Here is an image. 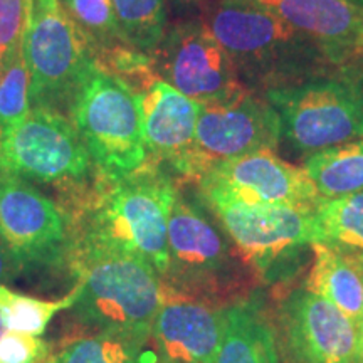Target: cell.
<instances>
[{
	"mask_svg": "<svg viewBox=\"0 0 363 363\" xmlns=\"http://www.w3.org/2000/svg\"><path fill=\"white\" fill-rule=\"evenodd\" d=\"M175 182L145 162L126 174L101 175L83 216L76 257L86 254H131L165 274L169 267V216L177 197Z\"/></svg>",
	"mask_w": 363,
	"mask_h": 363,
	"instance_id": "obj_1",
	"label": "cell"
},
{
	"mask_svg": "<svg viewBox=\"0 0 363 363\" xmlns=\"http://www.w3.org/2000/svg\"><path fill=\"white\" fill-rule=\"evenodd\" d=\"M203 22L254 93L323 78L337 67L315 40L257 0H212Z\"/></svg>",
	"mask_w": 363,
	"mask_h": 363,
	"instance_id": "obj_2",
	"label": "cell"
},
{
	"mask_svg": "<svg viewBox=\"0 0 363 363\" xmlns=\"http://www.w3.org/2000/svg\"><path fill=\"white\" fill-rule=\"evenodd\" d=\"M76 259L78 296L71 308L81 323L148 342L165 299L160 274L131 254H86Z\"/></svg>",
	"mask_w": 363,
	"mask_h": 363,
	"instance_id": "obj_3",
	"label": "cell"
},
{
	"mask_svg": "<svg viewBox=\"0 0 363 363\" xmlns=\"http://www.w3.org/2000/svg\"><path fill=\"white\" fill-rule=\"evenodd\" d=\"M244 267L246 262L206 212L177 192L169 216V267L162 276L163 291L216 306L230 298L239 301V294L244 296L247 289Z\"/></svg>",
	"mask_w": 363,
	"mask_h": 363,
	"instance_id": "obj_4",
	"label": "cell"
},
{
	"mask_svg": "<svg viewBox=\"0 0 363 363\" xmlns=\"http://www.w3.org/2000/svg\"><path fill=\"white\" fill-rule=\"evenodd\" d=\"M281 120V138L315 153L363 138V72L352 67L333 78L269 89L262 94Z\"/></svg>",
	"mask_w": 363,
	"mask_h": 363,
	"instance_id": "obj_5",
	"label": "cell"
},
{
	"mask_svg": "<svg viewBox=\"0 0 363 363\" xmlns=\"http://www.w3.org/2000/svg\"><path fill=\"white\" fill-rule=\"evenodd\" d=\"M76 130L99 169L126 174L148 160L133 89L94 66L71 101Z\"/></svg>",
	"mask_w": 363,
	"mask_h": 363,
	"instance_id": "obj_6",
	"label": "cell"
},
{
	"mask_svg": "<svg viewBox=\"0 0 363 363\" xmlns=\"http://www.w3.org/2000/svg\"><path fill=\"white\" fill-rule=\"evenodd\" d=\"M201 192L254 276L269 278L315 242V208L249 203L211 189Z\"/></svg>",
	"mask_w": 363,
	"mask_h": 363,
	"instance_id": "obj_7",
	"label": "cell"
},
{
	"mask_svg": "<svg viewBox=\"0 0 363 363\" xmlns=\"http://www.w3.org/2000/svg\"><path fill=\"white\" fill-rule=\"evenodd\" d=\"M281 120L269 101L242 88L233 96L199 108L195 145L180 174L199 180L212 167L262 150L276 152Z\"/></svg>",
	"mask_w": 363,
	"mask_h": 363,
	"instance_id": "obj_8",
	"label": "cell"
},
{
	"mask_svg": "<svg viewBox=\"0 0 363 363\" xmlns=\"http://www.w3.org/2000/svg\"><path fill=\"white\" fill-rule=\"evenodd\" d=\"M91 39L57 4L33 2V17L24 38V57L30 74V103L45 106L74 98L96 66Z\"/></svg>",
	"mask_w": 363,
	"mask_h": 363,
	"instance_id": "obj_9",
	"label": "cell"
},
{
	"mask_svg": "<svg viewBox=\"0 0 363 363\" xmlns=\"http://www.w3.org/2000/svg\"><path fill=\"white\" fill-rule=\"evenodd\" d=\"M153 66L163 81L203 104L246 88L233 59L203 21L177 24L163 35Z\"/></svg>",
	"mask_w": 363,
	"mask_h": 363,
	"instance_id": "obj_10",
	"label": "cell"
},
{
	"mask_svg": "<svg viewBox=\"0 0 363 363\" xmlns=\"http://www.w3.org/2000/svg\"><path fill=\"white\" fill-rule=\"evenodd\" d=\"M4 153L13 175L43 182L78 180L88 174L91 162L76 126L45 106L30 108L6 130Z\"/></svg>",
	"mask_w": 363,
	"mask_h": 363,
	"instance_id": "obj_11",
	"label": "cell"
},
{
	"mask_svg": "<svg viewBox=\"0 0 363 363\" xmlns=\"http://www.w3.org/2000/svg\"><path fill=\"white\" fill-rule=\"evenodd\" d=\"M274 326L288 363H355L357 326L337 306L305 288L281 299Z\"/></svg>",
	"mask_w": 363,
	"mask_h": 363,
	"instance_id": "obj_12",
	"label": "cell"
},
{
	"mask_svg": "<svg viewBox=\"0 0 363 363\" xmlns=\"http://www.w3.org/2000/svg\"><path fill=\"white\" fill-rule=\"evenodd\" d=\"M201 189H211L249 203L316 208L323 201L303 167L262 150L222 162L203 174Z\"/></svg>",
	"mask_w": 363,
	"mask_h": 363,
	"instance_id": "obj_13",
	"label": "cell"
},
{
	"mask_svg": "<svg viewBox=\"0 0 363 363\" xmlns=\"http://www.w3.org/2000/svg\"><path fill=\"white\" fill-rule=\"evenodd\" d=\"M0 235L22 264L52 261L66 247L61 212L13 174L0 179Z\"/></svg>",
	"mask_w": 363,
	"mask_h": 363,
	"instance_id": "obj_14",
	"label": "cell"
},
{
	"mask_svg": "<svg viewBox=\"0 0 363 363\" xmlns=\"http://www.w3.org/2000/svg\"><path fill=\"white\" fill-rule=\"evenodd\" d=\"M165 293L153 321L152 338L160 363H216L224 308L175 293Z\"/></svg>",
	"mask_w": 363,
	"mask_h": 363,
	"instance_id": "obj_15",
	"label": "cell"
},
{
	"mask_svg": "<svg viewBox=\"0 0 363 363\" xmlns=\"http://www.w3.org/2000/svg\"><path fill=\"white\" fill-rule=\"evenodd\" d=\"M133 93L148 155L169 162L180 174L194 150L201 104L155 74Z\"/></svg>",
	"mask_w": 363,
	"mask_h": 363,
	"instance_id": "obj_16",
	"label": "cell"
},
{
	"mask_svg": "<svg viewBox=\"0 0 363 363\" xmlns=\"http://www.w3.org/2000/svg\"><path fill=\"white\" fill-rule=\"evenodd\" d=\"M323 49L335 66L363 61V7L345 0H257Z\"/></svg>",
	"mask_w": 363,
	"mask_h": 363,
	"instance_id": "obj_17",
	"label": "cell"
},
{
	"mask_svg": "<svg viewBox=\"0 0 363 363\" xmlns=\"http://www.w3.org/2000/svg\"><path fill=\"white\" fill-rule=\"evenodd\" d=\"M276 326L259 298L246 296L224 308V333L216 363H281Z\"/></svg>",
	"mask_w": 363,
	"mask_h": 363,
	"instance_id": "obj_18",
	"label": "cell"
},
{
	"mask_svg": "<svg viewBox=\"0 0 363 363\" xmlns=\"http://www.w3.org/2000/svg\"><path fill=\"white\" fill-rule=\"evenodd\" d=\"M313 264L303 288L325 298L353 325L363 321V262L321 242L311 244Z\"/></svg>",
	"mask_w": 363,
	"mask_h": 363,
	"instance_id": "obj_19",
	"label": "cell"
},
{
	"mask_svg": "<svg viewBox=\"0 0 363 363\" xmlns=\"http://www.w3.org/2000/svg\"><path fill=\"white\" fill-rule=\"evenodd\" d=\"M45 363H158L148 342L125 333L93 330L74 335L49 352Z\"/></svg>",
	"mask_w": 363,
	"mask_h": 363,
	"instance_id": "obj_20",
	"label": "cell"
},
{
	"mask_svg": "<svg viewBox=\"0 0 363 363\" xmlns=\"http://www.w3.org/2000/svg\"><path fill=\"white\" fill-rule=\"evenodd\" d=\"M303 169L323 199L362 192L363 138L310 153Z\"/></svg>",
	"mask_w": 363,
	"mask_h": 363,
	"instance_id": "obj_21",
	"label": "cell"
},
{
	"mask_svg": "<svg viewBox=\"0 0 363 363\" xmlns=\"http://www.w3.org/2000/svg\"><path fill=\"white\" fill-rule=\"evenodd\" d=\"M315 242L363 259V190L320 202L315 208Z\"/></svg>",
	"mask_w": 363,
	"mask_h": 363,
	"instance_id": "obj_22",
	"label": "cell"
},
{
	"mask_svg": "<svg viewBox=\"0 0 363 363\" xmlns=\"http://www.w3.org/2000/svg\"><path fill=\"white\" fill-rule=\"evenodd\" d=\"M113 6L128 44L155 52L167 30L165 0H113Z\"/></svg>",
	"mask_w": 363,
	"mask_h": 363,
	"instance_id": "obj_23",
	"label": "cell"
},
{
	"mask_svg": "<svg viewBox=\"0 0 363 363\" xmlns=\"http://www.w3.org/2000/svg\"><path fill=\"white\" fill-rule=\"evenodd\" d=\"M76 296H78V289L74 288L66 298L57 299V301H45V299L27 296V294L13 293L0 284V306L4 310L6 328L17 333L39 337L57 313L74 305Z\"/></svg>",
	"mask_w": 363,
	"mask_h": 363,
	"instance_id": "obj_24",
	"label": "cell"
},
{
	"mask_svg": "<svg viewBox=\"0 0 363 363\" xmlns=\"http://www.w3.org/2000/svg\"><path fill=\"white\" fill-rule=\"evenodd\" d=\"M30 74L24 45L0 66V123L7 128L30 111Z\"/></svg>",
	"mask_w": 363,
	"mask_h": 363,
	"instance_id": "obj_25",
	"label": "cell"
},
{
	"mask_svg": "<svg viewBox=\"0 0 363 363\" xmlns=\"http://www.w3.org/2000/svg\"><path fill=\"white\" fill-rule=\"evenodd\" d=\"M59 6L76 26H79L91 43L94 39L103 44H111L115 40L128 44L118 22L113 0H59Z\"/></svg>",
	"mask_w": 363,
	"mask_h": 363,
	"instance_id": "obj_26",
	"label": "cell"
},
{
	"mask_svg": "<svg viewBox=\"0 0 363 363\" xmlns=\"http://www.w3.org/2000/svg\"><path fill=\"white\" fill-rule=\"evenodd\" d=\"M33 0H0V66L24 45Z\"/></svg>",
	"mask_w": 363,
	"mask_h": 363,
	"instance_id": "obj_27",
	"label": "cell"
},
{
	"mask_svg": "<svg viewBox=\"0 0 363 363\" xmlns=\"http://www.w3.org/2000/svg\"><path fill=\"white\" fill-rule=\"evenodd\" d=\"M49 352V345L35 335L6 330L0 337V363H43Z\"/></svg>",
	"mask_w": 363,
	"mask_h": 363,
	"instance_id": "obj_28",
	"label": "cell"
},
{
	"mask_svg": "<svg viewBox=\"0 0 363 363\" xmlns=\"http://www.w3.org/2000/svg\"><path fill=\"white\" fill-rule=\"evenodd\" d=\"M22 266L24 264L17 259L16 254L7 247V244L4 242L2 235H0V281L13 278Z\"/></svg>",
	"mask_w": 363,
	"mask_h": 363,
	"instance_id": "obj_29",
	"label": "cell"
},
{
	"mask_svg": "<svg viewBox=\"0 0 363 363\" xmlns=\"http://www.w3.org/2000/svg\"><path fill=\"white\" fill-rule=\"evenodd\" d=\"M4 145H6V126L0 123V169L9 172V174H12L7 167L6 153H4Z\"/></svg>",
	"mask_w": 363,
	"mask_h": 363,
	"instance_id": "obj_30",
	"label": "cell"
},
{
	"mask_svg": "<svg viewBox=\"0 0 363 363\" xmlns=\"http://www.w3.org/2000/svg\"><path fill=\"white\" fill-rule=\"evenodd\" d=\"M355 363H363V321L358 326V343H357V355Z\"/></svg>",
	"mask_w": 363,
	"mask_h": 363,
	"instance_id": "obj_31",
	"label": "cell"
},
{
	"mask_svg": "<svg viewBox=\"0 0 363 363\" xmlns=\"http://www.w3.org/2000/svg\"><path fill=\"white\" fill-rule=\"evenodd\" d=\"M177 6H194V4H201L202 0H174Z\"/></svg>",
	"mask_w": 363,
	"mask_h": 363,
	"instance_id": "obj_32",
	"label": "cell"
},
{
	"mask_svg": "<svg viewBox=\"0 0 363 363\" xmlns=\"http://www.w3.org/2000/svg\"><path fill=\"white\" fill-rule=\"evenodd\" d=\"M6 330L7 328H6V320H4V310H2V306H0V337H2L4 331Z\"/></svg>",
	"mask_w": 363,
	"mask_h": 363,
	"instance_id": "obj_33",
	"label": "cell"
},
{
	"mask_svg": "<svg viewBox=\"0 0 363 363\" xmlns=\"http://www.w3.org/2000/svg\"><path fill=\"white\" fill-rule=\"evenodd\" d=\"M33 2H38V4H45V6H51V4H57L59 0H33Z\"/></svg>",
	"mask_w": 363,
	"mask_h": 363,
	"instance_id": "obj_34",
	"label": "cell"
},
{
	"mask_svg": "<svg viewBox=\"0 0 363 363\" xmlns=\"http://www.w3.org/2000/svg\"><path fill=\"white\" fill-rule=\"evenodd\" d=\"M345 2H348V4H355V6H360V7H363V0H345Z\"/></svg>",
	"mask_w": 363,
	"mask_h": 363,
	"instance_id": "obj_35",
	"label": "cell"
},
{
	"mask_svg": "<svg viewBox=\"0 0 363 363\" xmlns=\"http://www.w3.org/2000/svg\"><path fill=\"white\" fill-rule=\"evenodd\" d=\"M6 175H9V172H6V170L0 169V179H2V177H6Z\"/></svg>",
	"mask_w": 363,
	"mask_h": 363,
	"instance_id": "obj_36",
	"label": "cell"
},
{
	"mask_svg": "<svg viewBox=\"0 0 363 363\" xmlns=\"http://www.w3.org/2000/svg\"><path fill=\"white\" fill-rule=\"evenodd\" d=\"M360 261H362V262H363V259H360Z\"/></svg>",
	"mask_w": 363,
	"mask_h": 363,
	"instance_id": "obj_37",
	"label": "cell"
}]
</instances>
